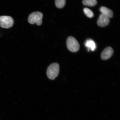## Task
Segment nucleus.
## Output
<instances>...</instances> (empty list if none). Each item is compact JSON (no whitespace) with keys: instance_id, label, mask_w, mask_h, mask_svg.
Wrapping results in <instances>:
<instances>
[{"instance_id":"7ed1b4c3","label":"nucleus","mask_w":120,"mask_h":120,"mask_svg":"<svg viewBox=\"0 0 120 120\" xmlns=\"http://www.w3.org/2000/svg\"><path fill=\"white\" fill-rule=\"evenodd\" d=\"M67 45L68 50L73 52L78 51L80 47L78 42L74 37L71 36L67 38Z\"/></svg>"},{"instance_id":"1a4fd4ad","label":"nucleus","mask_w":120,"mask_h":120,"mask_svg":"<svg viewBox=\"0 0 120 120\" xmlns=\"http://www.w3.org/2000/svg\"><path fill=\"white\" fill-rule=\"evenodd\" d=\"M97 0H83L82 3L84 5L90 7H93L97 4Z\"/></svg>"},{"instance_id":"20e7f679","label":"nucleus","mask_w":120,"mask_h":120,"mask_svg":"<svg viewBox=\"0 0 120 120\" xmlns=\"http://www.w3.org/2000/svg\"><path fill=\"white\" fill-rule=\"evenodd\" d=\"M14 20L11 17L3 16L0 17V26L4 28H9L13 26Z\"/></svg>"},{"instance_id":"39448f33","label":"nucleus","mask_w":120,"mask_h":120,"mask_svg":"<svg viewBox=\"0 0 120 120\" xmlns=\"http://www.w3.org/2000/svg\"><path fill=\"white\" fill-rule=\"evenodd\" d=\"M114 50L112 47L109 46L106 48L101 52V58L103 60H107L113 55Z\"/></svg>"},{"instance_id":"f257e3e1","label":"nucleus","mask_w":120,"mask_h":120,"mask_svg":"<svg viewBox=\"0 0 120 120\" xmlns=\"http://www.w3.org/2000/svg\"><path fill=\"white\" fill-rule=\"evenodd\" d=\"M60 66L57 63H54L49 66L47 71V74L49 79L53 80L58 76L59 72Z\"/></svg>"},{"instance_id":"f03ea898","label":"nucleus","mask_w":120,"mask_h":120,"mask_svg":"<svg viewBox=\"0 0 120 120\" xmlns=\"http://www.w3.org/2000/svg\"><path fill=\"white\" fill-rule=\"evenodd\" d=\"M43 14L41 12H35L30 15L28 21L31 24L36 23L38 26L41 25L42 22Z\"/></svg>"},{"instance_id":"423d86ee","label":"nucleus","mask_w":120,"mask_h":120,"mask_svg":"<svg viewBox=\"0 0 120 120\" xmlns=\"http://www.w3.org/2000/svg\"><path fill=\"white\" fill-rule=\"evenodd\" d=\"M109 22L110 20L109 18L101 14L100 15L97 23L99 26L104 27L108 25Z\"/></svg>"},{"instance_id":"0eeeda50","label":"nucleus","mask_w":120,"mask_h":120,"mask_svg":"<svg viewBox=\"0 0 120 120\" xmlns=\"http://www.w3.org/2000/svg\"><path fill=\"white\" fill-rule=\"evenodd\" d=\"M100 11L102 14L110 18L113 16V12L112 10L105 7H102L100 8Z\"/></svg>"},{"instance_id":"9b49d317","label":"nucleus","mask_w":120,"mask_h":120,"mask_svg":"<svg viewBox=\"0 0 120 120\" xmlns=\"http://www.w3.org/2000/svg\"><path fill=\"white\" fill-rule=\"evenodd\" d=\"M83 11L85 15L88 18H91L93 17L94 13L92 11L88 8L84 9Z\"/></svg>"},{"instance_id":"6e6552de","label":"nucleus","mask_w":120,"mask_h":120,"mask_svg":"<svg viewBox=\"0 0 120 120\" xmlns=\"http://www.w3.org/2000/svg\"><path fill=\"white\" fill-rule=\"evenodd\" d=\"M85 45L88 48V51L91 50L94 51L96 48V46L94 42L91 39H89L86 40L85 43Z\"/></svg>"},{"instance_id":"9d476101","label":"nucleus","mask_w":120,"mask_h":120,"mask_svg":"<svg viewBox=\"0 0 120 120\" xmlns=\"http://www.w3.org/2000/svg\"><path fill=\"white\" fill-rule=\"evenodd\" d=\"M66 0H55V4L58 8H62L65 5Z\"/></svg>"}]
</instances>
